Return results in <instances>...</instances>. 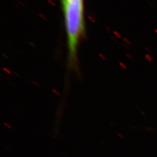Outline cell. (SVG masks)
I'll return each instance as SVG.
<instances>
[{
  "mask_svg": "<svg viewBox=\"0 0 157 157\" xmlns=\"http://www.w3.org/2000/svg\"><path fill=\"white\" fill-rule=\"evenodd\" d=\"M69 59L74 63L80 40L83 34L84 0H62Z\"/></svg>",
  "mask_w": 157,
  "mask_h": 157,
  "instance_id": "obj_1",
  "label": "cell"
},
{
  "mask_svg": "<svg viewBox=\"0 0 157 157\" xmlns=\"http://www.w3.org/2000/svg\"><path fill=\"white\" fill-rule=\"evenodd\" d=\"M144 56H145V59H146V60H147L148 62H152L153 58L149 54H146Z\"/></svg>",
  "mask_w": 157,
  "mask_h": 157,
  "instance_id": "obj_2",
  "label": "cell"
},
{
  "mask_svg": "<svg viewBox=\"0 0 157 157\" xmlns=\"http://www.w3.org/2000/svg\"><path fill=\"white\" fill-rule=\"evenodd\" d=\"M145 49H146V50L148 52H151V50H150V48H147V47H146V48H145Z\"/></svg>",
  "mask_w": 157,
  "mask_h": 157,
  "instance_id": "obj_3",
  "label": "cell"
},
{
  "mask_svg": "<svg viewBox=\"0 0 157 157\" xmlns=\"http://www.w3.org/2000/svg\"><path fill=\"white\" fill-rule=\"evenodd\" d=\"M155 32L156 34H157V29H155Z\"/></svg>",
  "mask_w": 157,
  "mask_h": 157,
  "instance_id": "obj_4",
  "label": "cell"
}]
</instances>
